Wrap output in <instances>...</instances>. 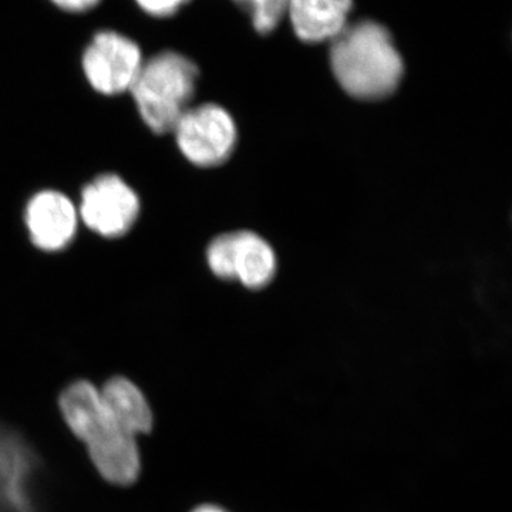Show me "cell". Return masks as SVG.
Returning a JSON list of instances; mask_svg holds the SVG:
<instances>
[{
    "mask_svg": "<svg viewBox=\"0 0 512 512\" xmlns=\"http://www.w3.org/2000/svg\"><path fill=\"white\" fill-rule=\"evenodd\" d=\"M57 407L101 480L119 488L137 483L143 470L140 444L111 416L99 386L86 379L74 380L60 392Z\"/></svg>",
    "mask_w": 512,
    "mask_h": 512,
    "instance_id": "obj_1",
    "label": "cell"
},
{
    "mask_svg": "<svg viewBox=\"0 0 512 512\" xmlns=\"http://www.w3.org/2000/svg\"><path fill=\"white\" fill-rule=\"evenodd\" d=\"M330 64L343 90L360 100L389 96L404 72L402 56L390 33L369 20L346 26L333 39Z\"/></svg>",
    "mask_w": 512,
    "mask_h": 512,
    "instance_id": "obj_2",
    "label": "cell"
},
{
    "mask_svg": "<svg viewBox=\"0 0 512 512\" xmlns=\"http://www.w3.org/2000/svg\"><path fill=\"white\" fill-rule=\"evenodd\" d=\"M197 80L198 67L180 53L161 52L144 62L130 93L147 127L156 134L174 131L190 109Z\"/></svg>",
    "mask_w": 512,
    "mask_h": 512,
    "instance_id": "obj_3",
    "label": "cell"
},
{
    "mask_svg": "<svg viewBox=\"0 0 512 512\" xmlns=\"http://www.w3.org/2000/svg\"><path fill=\"white\" fill-rule=\"evenodd\" d=\"M173 133L181 153L198 167L225 163L238 140L237 124L231 114L211 103L190 107Z\"/></svg>",
    "mask_w": 512,
    "mask_h": 512,
    "instance_id": "obj_4",
    "label": "cell"
},
{
    "mask_svg": "<svg viewBox=\"0 0 512 512\" xmlns=\"http://www.w3.org/2000/svg\"><path fill=\"white\" fill-rule=\"evenodd\" d=\"M143 63L140 46L117 30L97 32L82 59L87 82L106 96L130 92Z\"/></svg>",
    "mask_w": 512,
    "mask_h": 512,
    "instance_id": "obj_5",
    "label": "cell"
},
{
    "mask_svg": "<svg viewBox=\"0 0 512 512\" xmlns=\"http://www.w3.org/2000/svg\"><path fill=\"white\" fill-rule=\"evenodd\" d=\"M138 214L140 201L136 191L117 175H101L83 190L80 217L87 228L101 237H123Z\"/></svg>",
    "mask_w": 512,
    "mask_h": 512,
    "instance_id": "obj_6",
    "label": "cell"
},
{
    "mask_svg": "<svg viewBox=\"0 0 512 512\" xmlns=\"http://www.w3.org/2000/svg\"><path fill=\"white\" fill-rule=\"evenodd\" d=\"M25 220L30 239L43 251L66 248L77 231L76 207L62 192L36 194L26 207Z\"/></svg>",
    "mask_w": 512,
    "mask_h": 512,
    "instance_id": "obj_7",
    "label": "cell"
},
{
    "mask_svg": "<svg viewBox=\"0 0 512 512\" xmlns=\"http://www.w3.org/2000/svg\"><path fill=\"white\" fill-rule=\"evenodd\" d=\"M352 0H289L293 29L303 42L335 39L346 28Z\"/></svg>",
    "mask_w": 512,
    "mask_h": 512,
    "instance_id": "obj_8",
    "label": "cell"
},
{
    "mask_svg": "<svg viewBox=\"0 0 512 512\" xmlns=\"http://www.w3.org/2000/svg\"><path fill=\"white\" fill-rule=\"evenodd\" d=\"M101 399L114 420L134 437L154 429V413L146 393L126 376H113L99 387Z\"/></svg>",
    "mask_w": 512,
    "mask_h": 512,
    "instance_id": "obj_9",
    "label": "cell"
},
{
    "mask_svg": "<svg viewBox=\"0 0 512 512\" xmlns=\"http://www.w3.org/2000/svg\"><path fill=\"white\" fill-rule=\"evenodd\" d=\"M232 272L234 279L249 289H261L274 279L276 256L264 238L254 232L232 234Z\"/></svg>",
    "mask_w": 512,
    "mask_h": 512,
    "instance_id": "obj_10",
    "label": "cell"
},
{
    "mask_svg": "<svg viewBox=\"0 0 512 512\" xmlns=\"http://www.w3.org/2000/svg\"><path fill=\"white\" fill-rule=\"evenodd\" d=\"M251 16L254 28L261 35H268L279 25L286 12L289 0H235Z\"/></svg>",
    "mask_w": 512,
    "mask_h": 512,
    "instance_id": "obj_11",
    "label": "cell"
},
{
    "mask_svg": "<svg viewBox=\"0 0 512 512\" xmlns=\"http://www.w3.org/2000/svg\"><path fill=\"white\" fill-rule=\"evenodd\" d=\"M208 266L212 274L225 281H234L232 272V234L220 235L207 249Z\"/></svg>",
    "mask_w": 512,
    "mask_h": 512,
    "instance_id": "obj_12",
    "label": "cell"
},
{
    "mask_svg": "<svg viewBox=\"0 0 512 512\" xmlns=\"http://www.w3.org/2000/svg\"><path fill=\"white\" fill-rule=\"evenodd\" d=\"M138 8L153 18H170L190 0H134Z\"/></svg>",
    "mask_w": 512,
    "mask_h": 512,
    "instance_id": "obj_13",
    "label": "cell"
},
{
    "mask_svg": "<svg viewBox=\"0 0 512 512\" xmlns=\"http://www.w3.org/2000/svg\"><path fill=\"white\" fill-rule=\"evenodd\" d=\"M57 9L66 13H86L100 5L101 0H50Z\"/></svg>",
    "mask_w": 512,
    "mask_h": 512,
    "instance_id": "obj_14",
    "label": "cell"
},
{
    "mask_svg": "<svg viewBox=\"0 0 512 512\" xmlns=\"http://www.w3.org/2000/svg\"><path fill=\"white\" fill-rule=\"evenodd\" d=\"M192 512H227L222 510V508L217 507V505H202V507L195 508Z\"/></svg>",
    "mask_w": 512,
    "mask_h": 512,
    "instance_id": "obj_15",
    "label": "cell"
}]
</instances>
